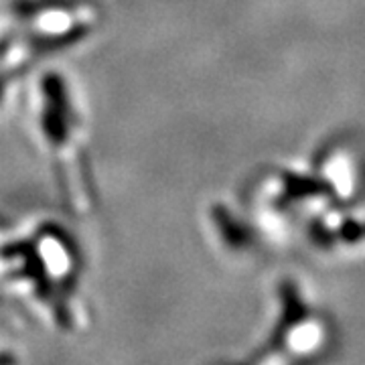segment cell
<instances>
[{
  "label": "cell",
  "mask_w": 365,
  "mask_h": 365,
  "mask_svg": "<svg viewBox=\"0 0 365 365\" xmlns=\"http://www.w3.org/2000/svg\"><path fill=\"white\" fill-rule=\"evenodd\" d=\"M215 220L220 223V230H222V234L225 235V240L232 244V246H242V230H237V225L234 223V220L222 211V209H217L215 211Z\"/></svg>",
  "instance_id": "2"
},
{
  "label": "cell",
  "mask_w": 365,
  "mask_h": 365,
  "mask_svg": "<svg viewBox=\"0 0 365 365\" xmlns=\"http://www.w3.org/2000/svg\"><path fill=\"white\" fill-rule=\"evenodd\" d=\"M45 96H47V108L43 116V128L47 138H51L55 144H61L67 140L69 134V110H67L66 88L57 76L45 78Z\"/></svg>",
  "instance_id": "1"
},
{
  "label": "cell",
  "mask_w": 365,
  "mask_h": 365,
  "mask_svg": "<svg viewBox=\"0 0 365 365\" xmlns=\"http://www.w3.org/2000/svg\"><path fill=\"white\" fill-rule=\"evenodd\" d=\"M6 47H9V41H2V43H0V57L6 53Z\"/></svg>",
  "instance_id": "3"
}]
</instances>
